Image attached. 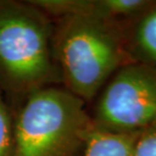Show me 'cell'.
I'll use <instances>...</instances> for the list:
<instances>
[{
    "mask_svg": "<svg viewBox=\"0 0 156 156\" xmlns=\"http://www.w3.org/2000/svg\"><path fill=\"white\" fill-rule=\"evenodd\" d=\"M14 122L4 93L0 89V156H13Z\"/></svg>",
    "mask_w": 156,
    "mask_h": 156,
    "instance_id": "ba28073f",
    "label": "cell"
},
{
    "mask_svg": "<svg viewBox=\"0 0 156 156\" xmlns=\"http://www.w3.org/2000/svg\"><path fill=\"white\" fill-rule=\"evenodd\" d=\"M139 134L112 133L93 127L81 156H133Z\"/></svg>",
    "mask_w": 156,
    "mask_h": 156,
    "instance_id": "5b68a950",
    "label": "cell"
},
{
    "mask_svg": "<svg viewBox=\"0 0 156 156\" xmlns=\"http://www.w3.org/2000/svg\"><path fill=\"white\" fill-rule=\"evenodd\" d=\"M93 127L112 133H142L156 129V68L123 65L99 95Z\"/></svg>",
    "mask_w": 156,
    "mask_h": 156,
    "instance_id": "277c9868",
    "label": "cell"
},
{
    "mask_svg": "<svg viewBox=\"0 0 156 156\" xmlns=\"http://www.w3.org/2000/svg\"><path fill=\"white\" fill-rule=\"evenodd\" d=\"M54 58L66 89L84 101L98 94L125 56L114 20L94 13L57 18L53 34Z\"/></svg>",
    "mask_w": 156,
    "mask_h": 156,
    "instance_id": "7a4b0ae2",
    "label": "cell"
},
{
    "mask_svg": "<svg viewBox=\"0 0 156 156\" xmlns=\"http://www.w3.org/2000/svg\"><path fill=\"white\" fill-rule=\"evenodd\" d=\"M149 4L145 0H99L94 1L93 13L115 21L138 13Z\"/></svg>",
    "mask_w": 156,
    "mask_h": 156,
    "instance_id": "8992f818",
    "label": "cell"
},
{
    "mask_svg": "<svg viewBox=\"0 0 156 156\" xmlns=\"http://www.w3.org/2000/svg\"><path fill=\"white\" fill-rule=\"evenodd\" d=\"M136 39L141 51L156 64V8L143 17Z\"/></svg>",
    "mask_w": 156,
    "mask_h": 156,
    "instance_id": "52a82bcc",
    "label": "cell"
},
{
    "mask_svg": "<svg viewBox=\"0 0 156 156\" xmlns=\"http://www.w3.org/2000/svg\"><path fill=\"white\" fill-rule=\"evenodd\" d=\"M92 128L85 101L66 88L44 87L18 112L13 156H81Z\"/></svg>",
    "mask_w": 156,
    "mask_h": 156,
    "instance_id": "3957f363",
    "label": "cell"
},
{
    "mask_svg": "<svg viewBox=\"0 0 156 156\" xmlns=\"http://www.w3.org/2000/svg\"><path fill=\"white\" fill-rule=\"evenodd\" d=\"M133 156H156V129L139 134Z\"/></svg>",
    "mask_w": 156,
    "mask_h": 156,
    "instance_id": "9c48e42d",
    "label": "cell"
},
{
    "mask_svg": "<svg viewBox=\"0 0 156 156\" xmlns=\"http://www.w3.org/2000/svg\"><path fill=\"white\" fill-rule=\"evenodd\" d=\"M52 20L30 1L0 0V89L13 101L62 83Z\"/></svg>",
    "mask_w": 156,
    "mask_h": 156,
    "instance_id": "6da1fadb",
    "label": "cell"
}]
</instances>
